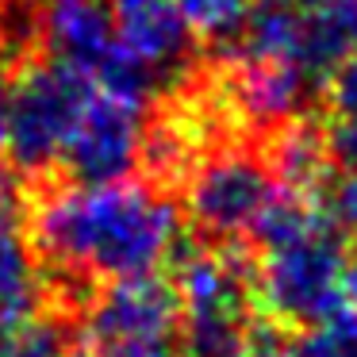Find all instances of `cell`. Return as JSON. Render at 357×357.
<instances>
[{"label":"cell","instance_id":"obj_15","mask_svg":"<svg viewBox=\"0 0 357 357\" xmlns=\"http://www.w3.org/2000/svg\"><path fill=\"white\" fill-rule=\"evenodd\" d=\"M296 357H357V307L307 326L296 338Z\"/></svg>","mask_w":357,"mask_h":357},{"label":"cell","instance_id":"obj_1","mask_svg":"<svg viewBox=\"0 0 357 357\" xmlns=\"http://www.w3.org/2000/svg\"><path fill=\"white\" fill-rule=\"evenodd\" d=\"M185 211L158 181H70L31 204V246L66 284L154 277L181 254Z\"/></svg>","mask_w":357,"mask_h":357},{"label":"cell","instance_id":"obj_13","mask_svg":"<svg viewBox=\"0 0 357 357\" xmlns=\"http://www.w3.org/2000/svg\"><path fill=\"white\" fill-rule=\"evenodd\" d=\"M0 357H77V334L54 315H31L0 331Z\"/></svg>","mask_w":357,"mask_h":357},{"label":"cell","instance_id":"obj_5","mask_svg":"<svg viewBox=\"0 0 357 357\" xmlns=\"http://www.w3.org/2000/svg\"><path fill=\"white\" fill-rule=\"evenodd\" d=\"M96 81L58 66L43 54L20 58L8 85L4 158L24 177H47L62 169V154Z\"/></svg>","mask_w":357,"mask_h":357},{"label":"cell","instance_id":"obj_12","mask_svg":"<svg viewBox=\"0 0 357 357\" xmlns=\"http://www.w3.org/2000/svg\"><path fill=\"white\" fill-rule=\"evenodd\" d=\"M334 177H331V211L357 242V116H342L331 131Z\"/></svg>","mask_w":357,"mask_h":357},{"label":"cell","instance_id":"obj_16","mask_svg":"<svg viewBox=\"0 0 357 357\" xmlns=\"http://www.w3.org/2000/svg\"><path fill=\"white\" fill-rule=\"evenodd\" d=\"M326 89H331V104L338 116H357V54L334 70Z\"/></svg>","mask_w":357,"mask_h":357},{"label":"cell","instance_id":"obj_6","mask_svg":"<svg viewBox=\"0 0 357 357\" xmlns=\"http://www.w3.org/2000/svg\"><path fill=\"white\" fill-rule=\"evenodd\" d=\"M177 307L185 349L192 357H242L257 315V296L250 265L227 246H200L181 254L177 261Z\"/></svg>","mask_w":357,"mask_h":357},{"label":"cell","instance_id":"obj_3","mask_svg":"<svg viewBox=\"0 0 357 357\" xmlns=\"http://www.w3.org/2000/svg\"><path fill=\"white\" fill-rule=\"evenodd\" d=\"M231 54L284 66L323 89L357 54V0H257Z\"/></svg>","mask_w":357,"mask_h":357},{"label":"cell","instance_id":"obj_7","mask_svg":"<svg viewBox=\"0 0 357 357\" xmlns=\"http://www.w3.org/2000/svg\"><path fill=\"white\" fill-rule=\"evenodd\" d=\"M24 43L27 50L70 66L100 85L154 96V85L119 47L108 0H24Z\"/></svg>","mask_w":357,"mask_h":357},{"label":"cell","instance_id":"obj_8","mask_svg":"<svg viewBox=\"0 0 357 357\" xmlns=\"http://www.w3.org/2000/svg\"><path fill=\"white\" fill-rule=\"evenodd\" d=\"M150 139H154L150 96L96 81L77 116L58 173H66L70 181L135 177L139 162L150 158Z\"/></svg>","mask_w":357,"mask_h":357},{"label":"cell","instance_id":"obj_17","mask_svg":"<svg viewBox=\"0 0 357 357\" xmlns=\"http://www.w3.org/2000/svg\"><path fill=\"white\" fill-rule=\"evenodd\" d=\"M119 357H192L185 349V342H173V338H165V342H154V346H139V349H127V354H119Z\"/></svg>","mask_w":357,"mask_h":357},{"label":"cell","instance_id":"obj_19","mask_svg":"<svg viewBox=\"0 0 357 357\" xmlns=\"http://www.w3.org/2000/svg\"><path fill=\"white\" fill-rule=\"evenodd\" d=\"M0 4H4V0H0Z\"/></svg>","mask_w":357,"mask_h":357},{"label":"cell","instance_id":"obj_2","mask_svg":"<svg viewBox=\"0 0 357 357\" xmlns=\"http://www.w3.org/2000/svg\"><path fill=\"white\" fill-rule=\"evenodd\" d=\"M254 296L277 326H319L357 307V242L323 196L288 192L254 238Z\"/></svg>","mask_w":357,"mask_h":357},{"label":"cell","instance_id":"obj_11","mask_svg":"<svg viewBox=\"0 0 357 357\" xmlns=\"http://www.w3.org/2000/svg\"><path fill=\"white\" fill-rule=\"evenodd\" d=\"M47 303V269L31 246V234L12 211L0 208V331L39 315Z\"/></svg>","mask_w":357,"mask_h":357},{"label":"cell","instance_id":"obj_18","mask_svg":"<svg viewBox=\"0 0 357 357\" xmlns=\"http://www.w3.org/2000/svg\"><path fill=\"white\" fill-rule=\"evenodd\" d=\"M8 85H12V77L4 73V66H0V162H8V158H4V127H8Z\"/></svg>","mask_w":357,"mask_h":357},{"label":"cell","instance_id":"obj_10","mask_svg":"<svg viewBox=\"0 0 357 357\" xmlns=\"http://www.w3.org/2000/svg\"><path fill=\"white\" fill-rule=\"evenodd\" d=\"M116 35L131 66L162 89L165 81L185 77L192 62V27L185 24L177 0H108Z\"/></svg>","mask_w":357,"mask_h":357},{"label":"cell","instance_id":"obj_9","mask_svg":"<svg viewBox=\"0 0 357 357\" xmlns=\"http://www.w3.org/2000/svg\"><path fill=\"white\" fill-rule=\"evenodd\" d=\"M177 326V292L162 273L100 284L96 296L85 303L81 323L73 331L77 334V357H119L127 349L173 338Z\"/></svg>","mask_w":357,"mask_h":357},{"label":"cell","instance_id":"obj_14","mask_svg":"<svg viewBox=\"0 0 357 357\" xmlns=\"http://www.w3.org/2000/svg\"><path fill=\"white\" fill-rule=\"evenodd\" d=\"M257 0H177L185 24L192 27L196 39H211V43H231L242 31L250 8Z\"/></svg>","mask_w":357,"mask_h":357},{"label":"cell","instance_id":"obj_4","mask_svg":"<svg viewBox=\"0 0 357 357\" xmlns=\"http://www.w3.org/2000/svg\"><path fill=\"white\" fill-rule=\"evenodd\" d=\"M288 188L269 158L246 142H219L192 154L185 169V215L211 246H254Z\"/></svg>","mask_w":357,"mask_h":357}]
</instances>
